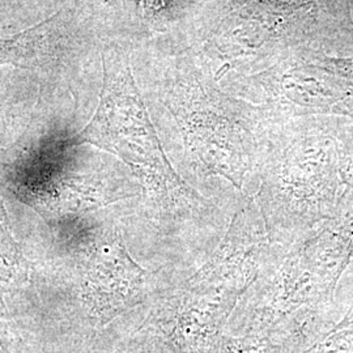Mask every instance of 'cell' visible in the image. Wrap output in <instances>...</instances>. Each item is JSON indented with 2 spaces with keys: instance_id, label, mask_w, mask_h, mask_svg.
<instances>
[{
  "instance_id": "1",
  "label": "cell",
  "mask_w": 353,
  "mask_h": 353,
  "mask_svg": "<svg viewBox=\"0 0 353 353\" xmlns=\"http://www.w3.org/2000/svg\"><path fill=\"white\" fill-rule=\"evenodd\" d=\"M105 210L50 233L30 283L12 296L11 322L26 323L55 353H90L102 336L150 297L157 270L148 271L128 249L123 221L131 212Z\"/></svg>"
},
{
  "instance_id": "2",
  "label": "cell",
  "mask_w": 353,
  "mask_h": 353,
  "mask_svg": "<svg viewBox=\"0 0 353 353\" xmlns=\"http://www.w3.org/2000/svg\"><path fill=\"white\" fill-rule=\"evenodd\" d=\"M287 250L272 243L254 202L233 214L227 232L199 267L157 268L150 297L97 344L102 353H220L243 293L272 272Z\"/></svg>"
},
{
  "instance_id": "3",
  "label": "cell",
  "mask_w": 353,
  "mask_h": 353,
  "mask_svg": "<svg viewBox=\"0 0 353 353\" xmlns=\"http://www.w3.org/2000/svg\"><path fill=\"white\" fill-rule=\"evenodd\" d=\"M72 145L118 157L141 189L137 219L166 248L170 261L201 265L223 240L230 216L189 186L166 157L125 64L103 61V87L92 119Z\"/></svg>"
},
{
  "instance_id": "4",
  "label": "cell",
  "mask_w": 353,
  "mask_h": 353,
  "mask_svg": "<svg viewBox=\"0 0 353 353\" xmlns=\"http://www.w3.org/2000/svg\"><path fill=\"white\" fill-rule=\"evenodd\" d=\"M341 169L330 141L313 134H294L262 159L254 201L272 243L290 250L332 216L345 192Z\"/></svg>"
},
{
  "instance_id": "5",
  "label": "cell",
  "mask_w": 353,
  "mask_h": 353,
  "mask_svg": "<svg viewBox=\"0 0 353 353\" xmlns=\"http://www.w3.org/2000/svg\"><path fill=\"white\" fill-rule=\"evenodd\" d=\"M0 186L6 196L36 212L50 233L117 204L137 214L143 195L128 169H81L72 160L16 163L0 170Z\"/></svg>"
},
{
  "instance_id": "6",
  "label": "cell",
  "mask_w": 353,
  "mask_h": 353,
  "mask_svg": "<svg viewBox=\"0 0 353 353\" xmlns=\"http://www.w3.org/2000/svg\"><path fill=\"white\" fill-rule=\"evenodd\" d=\"M352 256L353 189L316 232L290 248L276 270L258 280L259 310L280 322L306 306L327 305Z\"/></svg>"
},
{
  "instance_id": "7",
  "label": "cell",
  "mask_w": 353,
  "mask_h": 353,
  "mask_svg": "<svg viewBox=\"0 0 353 353\" xmlns=\"http://www.w3.org/2000/svg\"><path fill=\"white\" fill-rule=\"evenodd\" d=\"M6 198L0 186V294L12 297L29 285L33 263L14 237Z\"/></svg>"
},
{
  "instance_id": "8",
  "label": "cell",
  "mask_w": 353,
  "mask_h": 353,
  "mask_svg": "<svg viewBox=\"0 0 353 353\" xmlns=\"http://www.w3.org/2000/svg\"><path fill=\"white\" fill-rule=\"evenodd\" d=\"M45 26L46 21L14 37L0 39V67L14 65L29 68L36 57V41L41 38Z\"/></svg>"
},
{
  "instance_id": "9",
  "label": "cell",
  "mask_w": 353,
  "mask_h": 353,
  "mask_svg": "<svg viewBox=\"0 0 353 353\" xmlns=\"http://www.w3.org/2000/svg\"><path fill=\"white\" fill-rule=\"evenodd\" d=\"M299 353H353V309L335 327Z\"/></svg>"
},
{
  "instance_id": "10",
  "label": "cell",
  "mask_w": 353,
  "mask_h": 353,
  "mask_svg": "<svg viewBox=\"0 0 353 353\" xmlns=\"http://www.w3.org/2000/svg\"><path fill=\"white\" fill-rule=\"evenodd\" d=\"M220 353H285L267 335H229L224 334Z\"/></svg>"
},
{
  "instance_id": "11",
  "label": "cell",
  "mask_w": 353,
  "mask_h": 353,
  "mask_svg": "<svg viewBox=\"0 0 353 353\" xmlns=\"http://www.w3.org/2000/svg\"><path fill=\"white\" fill-rule=\"evenodd\" d=\"M14 339L13 327L8 306L4 297L0 294V350L6 353H13Z\"/></svg>"
},
{
  "instance_id": "12",
  "label": "cell",
  "mask_w": 353,
  "mask_h": 353,
  "mask_svg": "<svg viewBox=\"0 0 353 353\" xmlns=\"http://www.w3.org/2000/svg\"><path fill=\"white\" fill-rule=\"evenodd\" d=\"M92 353H102V352H97V351H93Z\"/></svg>"
},
{
  "instance_id": "13",
  "label": "cell",
  "mask_w": 353,
  "mask_h": 353,
  "mask_svg": "<svg viewBox=\"0 0 353 353\" xmlns=\"http://www.w3.org/2000/svg\"><path fill=\"white\" fill-rule=\"evenodd\" d=\"M0 353H6V352H4V351H1V350H0Z\"/></svg>"
}]
</instances>
